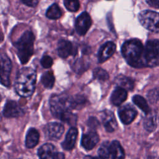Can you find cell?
<instances>
[{"label":"cell","instance_id":"cell-1","mask_svg":"<svg viewBox=\"0 0 159 159\" xmlns=\"http://www.w3.org/2000/svg\"><path fill=\"white\" fill-rule=\"evenodd\" d=\"M49 102L50 109L53 116L69 125L76 124L77 117L71 111L70 96L66 94H53L51 96Z\"/></svg>","mask_w":159,"mask_h":159},{"label":"cell","instance_id":"cell-2","mask_svg":"<svg viewBox=\"0 0 159 159\" xmlns=\"http://www.w3.org/2000/svg\"><path fill=\"white\" fill-rule=\"evenodd\" d=\"M37 79L36 71L30 67H24L17 73L14 88L18 95L23 98L32 95L35 88Z\"/></svg>","mask_w":159,"mask_h":159},{"label":"cell","instance_id":"cell-3","mask_svg":"<svg viewBox=\"0 0 159 159\" xmlns=\"http://www.w3.org/2000/svg\"><path fill=\"white\" fill-rule=\"evenodd\" d=\"M121 52L130 66L135 68L144 67V47L139 40L134 39L125 41L121 47Z\"/></svg>","mask_w":159,"mask_h":159},{"label":"cell","instance_id":"cell-4","mask_svg":"<svg viewBox=\"0 0 159 159\" xmlns=\"http://www.w3.org/2000/svg\"><path fill=\"white\" fill-rule=\"evenodd\" d=\"M34 40V34L30 30H27L15 42L14 46L17 49L18 58L22 64L27 63L33 55Z\"/></svg>","mask_w":159,"mask_h":159},{"label":"cell","instance_id":"cell-5","mask_svg":"<svg viewBox=\"0 0 159 159\" xmlns=\"http://www.w3.org/2000/svg\"><path fill=\"white\" fill-rule=\"evenodd\" d=\"M144 67H155L159 65V40H148L144 47Z\"/></svg>","mask_w":159,"mask_h":159},{"label":"cell","instance_id":"cell-6","mask_svg":"<svg viewBox=\"0 0 159 159\" xmlns=\"http://www.w3.org/2000/svg\"><path fill=\"white\" fill-rule=\"evenodd\" d=\"M139 20L143 27L147 30L159 33V13L145 10L140 12L139 14Z\"/></svg>","mask_w":159,"mask_h":159},{"label":"cell","instance_id":"cell-7","mask_svg":"<svg viewBox=\"0 0 159 159\" xmlns=\"http://www.w3.org/2000/svg\"><path fill=\"white\" fill-rule=\"evenodd\" d=\"M1 83L5 86H9L11 83L10 74L12 63L6 54H2L1 56Z\"/></svg>","mask_w":159,"mask_h":159},{"label":"cell","instance_id":"cell-8","mask_svg":"<svg viewBox=\"0 0 159 159\" xmlns=\"http://www.w3.org/2000/svg\"><path fill=\"white\" fill-rule=\"evenodd\" d=\"M45 136L50 140L59 139L64 132V126L58 122H50L43 129Z\"/></svg>","mask_w":159,"mask_h":159},{"label":"cell","instance_id":"cell-9","mask_svg":"<svg viewBox=\"0 0 159 159\" xmlns=\"http://www.w3.org/2000/svg\"><path fill=\"white\" fill-rule=\"evenodd\" d=\"M91 19L89 14L87 12H82L77 17L75 23V28L78 34L80 35H85L91 27Z\"/></svg>","mask_w":159,"mask_h":159},{"label":"cell","instance_id":"cell-10","mask_svg":"<svg viewBox=\"0 0 159 159\" xmlns=\"http://www.w3.org/2000/svg\"><path fill=\"white\" fill-rule=\"evenodd\" d=\"M137 114L136 109L129 104L121 106L118 110L120 121L125 125L130 124L135 118Z\"/></svg>","mask_w":159,"mask_h":159},{"label":"cell","instance_id":"cell-11","mask_svg":"<svg viewBox=\"0 0 159 159\" xmlns=\"http://www.w3.org/2000/svg\"><path fill=\"white\" fill-rule=\"evenodd\" d=\"M2 113L6 117H17L24 114V111L14 101H7L4 107Z\"/></svg>","mask_w":159,"mask_h":159},{"label":"cell","instance_id":"cell-12","mask_svg":"<svg viewBox=\"0 0 159 159\" xmlns=\"http://www.w3.org/2000/svg\"><path fill=\"white\" fill-rule=\"evenodd\" d=\"M102 122L106 130L108 132H112L117 127V122L112 112L109 110H104L101 114Z\"/></svg>","mask_w":159,"mask_h":159},{"label":"cell","instance_id":"cell-13","mask_svg":"<svg viewBox=\"0 0 159 159\" xmlns=\"http://www.w3.org/2000/svg\"><path fill=\"white\" fill-rule=\"evenodd\" d=\"M99 137L94 130H90L82 135L81 144L87 150L93 149L98 143Z\"/></svg>","mask_w":159,"mask_h":159},{"label":"cell","instance_id":"cell-14","mask_svg":"<svg viewBox=\"0 0 159 159\" xmlns=\"http://www.w3.org/2000/svg\"><path fill=\"white\" fill-rule=\"evenodd\" d=\"M116 44L112 42H107L99 48L98 57L99 63H102L109 58L115 52Z\"/></svg>","mask_w":159,"mask_h":159},{"label":"cell","instance_id":"cell-15","mask_svg":"<svg viewBox=\"0 0 159 159\" xmlns=\"http://www.w3.org/2000/svg\"><path fill=\"white\" fill-rule=\"evenodd\" d=\"M57 51L58 55L63 58H66L71 55H75L76 53V50L72 43L66 40H60L58 42Z\"/></svg>","mask_w":159,"mask_h":159},{"label":"cell","instance_id":"cell-16","mask_svg":"<svg viewBox=\"0 0 159 159\" xmlns=\"http://www.w3.org/2000/svg\"><path fill=\"white\" fill-rule=\"evenodd\" d=\"M77 136V129L75 127H71L66 133L64 141L61 143L62 148L65 150H72L75 147Z\"/></svg>","mask_w":159,"mask_h":159},{"label":"cell","instance_id":"cell-17","mask_svg":"<svg viewBox=\"0 0 159 159\" xmlns=\"http://www.w3.org/2000/svg\"><path fill=\"white\" fill-rule=\"evenodd\" d=\"M127 97V90L117 86L111 94L110 100L111 103L114 106H120L124 102Z\"/></svg>","mask_w":159,"mask_h":159},{"label":"cell","instance_id":"cell-18","mask_svg":"<svg viewBox=\"0 0 159 159\" xmlns=\"http://www.w3.org/2000/svg\"><path fill=\"white\" fill-rule=\"evenodd\" d=\"M55 146L50 143H46L42 145L37 152L39 159H53L55 153Z\"/></svg>","mask_w":159,"mask_h":159},{"label":"cell","instance_id":"cell-19","mask_svg":"<svg viewBox=\"0 0 159 159\" xmlns=\"http://www.w3.org/2000/svg\"><path fill=\"white\" fill-rule=\"evenodd\" d=\"M39 133L35 128H30L28 130L26 137L25 144L28 148H32L35 147L39 140Z\"/></svg>","mask_w":159,"mask_h":159},{"label":"cell","instance_id":"cell-20","mask_svg":"<svg viewBox=\"0 0 159 159\" xmlns=\"http://www.w3.org/2000/svg\"><path fill=\"white\" fill-rule=\"evenodd\" d=\"M110 153L112 159H124V150L117 140H113L110 144Z\"/></svg>","mask_w":159,"mask_h":159},{"label":"cell","instance_id":"cell-21","mask_svg":"<svg viewBox=\"0 0 159 159\" xmlns=\"http://www.w3.org/2000/svg\"><path fill=\"white\" fill-rule=\"evenodd\" d=\"M115 83L118 86L125 89V90H132L134 88V81L129 78L120 75L115 79Z\"/></svg>","mask_w":159,"mask_h":159},{"label":"cell","instance_id":"cell-22","mask_svg":"<svg viewBox=\"0 0 159 159\" xmlns=\"http://www.w3.org/2000/svg\"><path fill=\"white\" fill-rule=\"evenodd\" d=\"M132 101L144 113L147 115L149 114L150 112V109L146 101V100L140 95H135L132 98Z\"/></svg>","mask_w":159,"mask_h":159},{"label":"cell","instance_id":"cell-23","mask_svg":"<svg viewBox=\"0 0 159 159\" xmlns=\"http://www.w3.org/2000/svg\"><path fill=\"white\" fill-rule=\"evenodd\" d=\"M61 11L57 4H52L47 10L46 16L51 19H57L61 17Z\"/></svg>","mask_w":159,"mask_h":159},{"label":"cell","instance_id":"cell-24","mask_svg":"<svg viewBox=\"0 0 159 159\" xmlns=\"http://www.w3.org/2000/svg\"><path fill=\"white\" fill-rule=\"evenodd\" d=\"M41 82L43 86L48 89H51L55 83V77L51 71L44 73L41 77Z\"/></svg>","mask_w":159,"mask_h":159},{"label":"cell","instance_id":"cell-25","mask_svg":"<svg viewBox=\"0 0 159 159\" xmlns=\"http://www.w3.org/2000/svg\"><path fill=\"white\" fill-rule=\"evenodd\" d=\"M86 99L83 96L76 95L70 97V106L72 109H81L86 104Z\"/></svg>","mask_w":159,"mask_h":159},{"label":"cell","instance_id":"cell-26","mask_svg":"<svg viewBox=\"0 0 159 159\" xmlns=\"http://www.w3.org/2000/svg\"><path fill=\"white\" fill-rule=\"evenodd\" d=\"M109 142H104L99 147L98 150V157L101 159H107L111 156Z\"/></svg>","mask_w":159,"mask_h":159},{"label":"cell","instance_id":"cell-27","mask_svg":"<svg viewBox=\"0 0 159 159\" xmlns=\"http://www.w3.org/2000/svg\"><path fill=\"white\" fill-rule=\"evenodd\" d=\"M149 116L146 117L143 121L144 128L148 132L153 131L157 127L156 117L153 115L148 114Z\"/></svg>","mask_w":159,"mask_h":159},{"label":"cell","instance_id":"cell-28","mask_svg":"<svg viewBox=\"0 0 159 159\" xmlns=\"http://www.w3.org/2000/svg\"><path fill=\"white\" fill-rule=\"evenodd\" d=\"M93 76L95 79L102 81H106L109 79V75L107 72L101 68H96L93 70Z\"/></svg>","mask_w":159,"mask_h":159},{"label":"cell","instance_id":"cell-29","mask_svg":"<svg viewBox=\"0 0 159 159\" xmlns=\"http://www.w3.org/2000/svg\"><path fill=\"white\" fill-rule=\"evenodd\" d=\"M147 99L151 104H155L159 101V88H155L148 91Z\"/></svg>","mask_w":159,"mask_h":159},{"label":"cell","instance_id":"cell-30","mask_svg":"<svg viewBox=\"0 0 159 159\" xmlns=\"http://www.w3.org/2000/svg\"><path fill=\"white\" fill-rule=\"evenodd\" d=\"M64 4L66 8L71 12H76L78 10L80 7V2L78 1H69L65 0L64 1Z\"/></svg>","mask_w":159,"mask_h":159},{"label":"cell","instance_id":"cell-31","mask_svg":"<svg viewBox=\"0 0 159 159\" xmlns=\"http://www.w3.org/2000/svg\"><path fill=\"white\" fill-rule=\"evenodd\" d=\"M42 66L45 68H48L52 66L53 64L52 58L48 55H44L40 60Z\"/></svg>","mask_w":159,"mask_h":159},{"label":"cell","instance_id":"cell-32","mask_svg":"<svg viewBox=\"0 0 159 159\" xmlns=\"http://www.w3.org/2000/svg\"><path fill=\"white\" fill-rule=\"evenodd\" d=\"M88 125L92 128L93 130L96 129L98 127H99V122L98 121V120L94 117H91L88 121Z\"/></svg>","mask_w":159,"mask_h":159},{"label":"cell","instance_id":"cell-33","mask_svg":"<svg viewBox=\"0 0 159 159\" xmlns=\"http://www.w3.org/2000/svg\"><path fill=\"white\" fill-rule=\"evenodd\" d=\"M21 2L28 6H30V7H34L37 6V4L39 3V1H37V0H22Z\"/></svg>","mask_w":159,"mask_h":159},{"label":"cell","instance_id":"cell-34","mask_svg":"<svg viewBox=\"0 0 159 159\" xmlns=\"http://www.w3.org/2000/svg\"><path fill=\"white\" fill-rule=\"evenodd\" d=\"M146 2L151 7H153L154 8H159V1L157 0H150V1H146Z\"/></svg>","mask_w":159,"mask_h":159},{"label":"cell","instance_id":"cell-35","mask_svg":"<svg viewBox=\"0 0 159 159\" xmlns=\"http://www.w3.org/2000/svg\"><path fill=\"white\" fill-rule=\"evenodd\" d=\"M53 159H65V155L62 152H56Z\"/></svg>","mask_w":159,"mask_h":159},{"label":"cell","instance_id":"cell-36","mask_svg":"<svg viewBox=\"0 0 159 159\" xmlns=\"http://www.w3.org/2000/svg\"><path fill=\"white\" fill-rule=\"evenodd\" d=\"M83 159H101V158H99V157H93L91 155H86L84 157Z\"/></svg>","mask_w":159,"mask_h":159}]
</instances>
